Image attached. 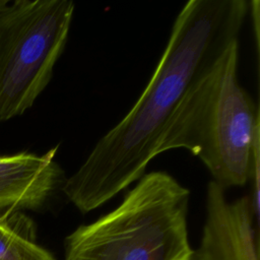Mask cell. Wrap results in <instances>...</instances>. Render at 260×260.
I'll use <instances>...</instances> for the list:
<instances>
[{
    "label": "cell",
    "instance_id": "cell-1",
    "mask_svg": "<svg viewBox=\"0 0 260 260\" xmlns=\"http://www.w3.org/2000/svg\"><path fill=\"white\" fill-rule=\"evenodd\" d=\"M248 5L246 0H190L183 6L137 102L64 181L62 191L79 211L102 206L144 175L190 84L238 39Z\"/></svg>",
    "mask_w": 260,
    "mask_h": 260
},
{
    "label": "cell",
    "instance_id": "cell-2",
    "mask_svg": "<svg viewBox=\"0 0 260 260\" xmlns=\"http://www.w3.org/2000/svg\"><path fill=\"white\" fill-rule=\"evenodd\" d=\"M238 64L235 39L190 84L156 151L189 150L223 191L259 177L258 109L239 82Z\"/></svg>",
    "mask_w": 260,
    "mask_h": 260
},
{
    "label": "cell",
    "instance_id": "cell-3",
    "mask_svg": "<svg viewBox=\"0 0 260 260\" xmlns=\"http://www.w3.org/2000/svg\"><path fill=\"white\" fill-rule=\"evenodd\" d=\"M189 199L168 173L144 174L115 209L66 237L64 260H190Z\"/></svg>",
    "mask_w": 260,
    "mask_h": 260
},
{
    "label": "cell",
    "instance_id": "cell-4",
    "mask_svg": "<svg viewBox=\"0 0 260 260\" xmlns=\"http://www.w3.org/2000/svg\"><path fill=\"white\" fill-rule=\"evenodd\" d=\"M73 13L70 0H16L0 8V121L22 115L49 84Z\"/></svg>",
    "mask_w": 260,
    "mask_h": 260
},
{
    "label": "cell",
    "instance_id": "cell-5",
    "mask_svg": "<svg viewBox=\"0 0 260 260\" xmlns=\"http://www.w3.org/2000/svg\"><path fill=\"white\" fill-rule=\"evenodd\" d=\"M258 215L250 196L228 201L210 181L201 241L190 260H260Z\"/></svg>",
    "mask_w": 260,
    "mask_h": 260
},
{
    "label": "cell",
    "instance_id": "cell-6",
    "mask_svg": "<svg viewBox=\"0 0 260 260\" xmlns=\"http://www.w3.org/2000/svg\"><path fill=\"white\" fill-rule=\"evenodd\" d=\"M58 146L44 154L0 155V213L44 207L64 184Z\"/></svg>",
    "mask_w": 260,
    "mask_h": 260
},
{
    "label": "cell",
    "instance_id": "cell-7",
    "mask_svg": "<svg viewBox=\"0 0 260 260\" xmlns=\"http://www.w3.org/2000/svg\"><path fill=\"white\" fill-rule=\"evenodd\" d=\"M29 239H36V226L27 215L21 211L0 213V256Z\"/></svg>",
    "mask_w": 260,
    "mask_h": 260
},
{
    "label": "cell",
    "instance_id": "cell-8",
    "mask_svg": "<svg viewBox=\"0 0 260 260\" xmlns=\"http://www.w3.org/2000/svg\"><path fill=\"white\" fill-rule=\"evenodd\" d=\"M0 260H55V258L49 251L39 246L36 239H29L20 242L0 256Z\"/></svg>",
    "mask_w": 260,
    "mask_h": 260
},
{
    "label": "cell",
    "instance_id": "cell-9",
    "mask_svg": "<svg viewBox=\"0 0 260 260\" xmlns=\"http://www.w3.org/2000/svg\"><path fill=\"white\" fill-rule=\"evenodd\" d=\"M7 2H8L7 0H0V8H1L2 6H4Z\"/></svg>",
    "mask_w": 260,
    "mask_h": 260
}]
</instances>
